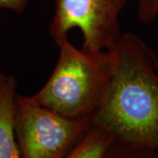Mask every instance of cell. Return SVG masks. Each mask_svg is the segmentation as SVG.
<instances>
[{"label":"cell","mask_w":158,"mask_h":158,"mask_svg":"<svg viewBox=\"0 0 158 158\" xmlns=\"http://www.w3.org/2000/svg\"><path fill=\"white\" fill-rule=\"evenodd\" d=\"M112 50L111 80L90 123L114 137L108 157H157V56L132 32L121 34Z\"/></svg>","instance_id":"obj_1"},{"label":"cell","mask_w":158,"mask_h":158,"mask_svg":"<svg viewBox=\"0 0 158 158\" xmlns=\"http://www.w3.org/2000/svg\"><path fill=\"white\" fill-rule=\"evenodd\" d=\"M56 64L33 97L41 106L72 118H89L105 98L113 70V50H85L69 38L58 44Z\"/></svg>","instance_id":"obj_2"},{"label":"cell","mask_w":158,"mask_h":158,"mask_svg":"<svg viewBox=\"0 0 158 158\" xmlns=\"http://www.w3.org/2000/svg\"><path fill=\"white\" fill-rule=\"evenodd\" d=\"M90 123L41 106L33 96L16 95L15 136L20 157L63 158Z\"/></svg>","instance_id":"obj_3"},{"label":"cell","mask_w":158,"mask_h":158,"mask_svg":"<svg viewBox=\"0 0 158 158\" xmlns=\"http://www.w3.org/2000/svg\"><path fill=\"white\" fill-rule=\"evenodd\" d=\"M128 0H55L49 35L58 45L77 29L85 50H112L121 35L119 17Z\"/></svg>","instance_id":"obj_4"},{"label":"cell","mask_w":158,"mask_h":158,"mask_svg":"<svg viewBox=\"0 0 158 158\" xmlns=\"http://www.w3.org/2000/svg\"><path fill=\"white\" fill-rule=\"evenodd\" d=\"M17 79L8 75L0 89V158H20L16 136Z\"/></svg>","instance_id":"obj_5"},{"label":"cell","mask_w":158,"mask_h":158,"mask_svg":"<svg viewBox=\"0 0 158 158\" xmlns=\"http://www.w3.org/2000/svg\"><path fill=\"white\" fill-rule=\"evenodd\" d=\"M115 142L113 135L100 126L90 123L79 137L67 158H105L109 156Z\"/></svg>","instance_id":"obj_6"},{"label":"cell","mask_w":158,"mask_h":158,"mask_svg":"<svg viewBox=\"0 0 158 158\" xmlns=\"http://www.w3.org/2000/svg\"><path fill=\"white\" fill-rule=\"evenodd\" d=\"M137 17L143 24L153 22L158 17V0H138Z\"/></svg>","instance_id":"obj_7"},{"label":"cell","mask_w":158,"mask_h":158,"mask_svg":"<svg viewBox=\"0 0 158 158\" xmlns=\"http://www.w3.org/2000/svg\"><path fill=\"white\" fill-rule=\"evenodd\" d=\"M31 0H0V10L21 14L28 7Z\"/></svg>","instance_id":"obj_8"},{"label":"cell","mask_w":158,"mask_h":158,"mask_svg":"<svg viewBox=\"0 0 158 158\" xmlns=\"http://www.w3.org/2000/svg\"><path fill=\"white\" fill-rule=\"evenodd\" d=\"M7 77H8V75H6V73H4L3 71L0 70V89L5 84L6 80L7 79Z\"/></svg>","instance_id":"obj_9"}]
</instances>
